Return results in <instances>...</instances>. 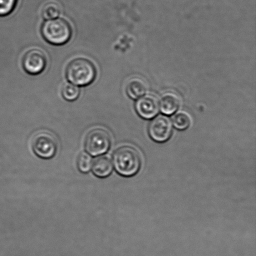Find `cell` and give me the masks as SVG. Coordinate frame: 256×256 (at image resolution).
I'll list each match as a JSON object with an SVG mask.
<instances>
[{
	"instance_id": "cell-1",
	"label": "cell",
	"mask_w": 256,
	"mask_h": 256,
	"mask_svg": "<svg viewBox=\"0 0 256 256\" xmlns=\"http://www.w3.org/2000/svg\"><path fill=\"white\" fill-rule=\"evenodd\" d=\"M96 68L91 60L80 57L74 59L67 65L66 78L77 86H86L96 78Z\"/></svg>"
},
{
	"instance_id": "cell-2",
	"label": "cell",
	"mask_w": 256,
	"mask_h": 256,
	"mask_svg": "<svg viewBox=\"0 0 256 256\" xmlns=\"http://www.w3.org/2000/svg\"><path fill=\"white\" fill-rule=\"evenodd\" d=\"M112 162L118 173L122 176L130 177L139 172L142 160L135 148L124 146L115 150Z\"/></svg>"
},
{
	"instance_id": "cell-3",
	"label": "cell",
	"mask_w": 256,
	"mask_h": 256,
	"mask_svg": "<svg viewBox=\"0 0 256 256\" xmlns=\"http://www.w3.org/2000/svg\"><path fill=\"white\" fill-rule=\"evenodd\" d=\"M72 27L66 20L57 18L47 20L42 27V34L50 44L60 46L67 44L72 36Z\"/></svg>"
},
{
	"instance_id": "cell-4",
	"label": "cell",
	"mask_w": 256,
	"mask_h": 256,
	"mask_svg": "<svg viewBox=\"0 0 256 256\" xmlns=\"http://www.w3.org/2000/svg\"><path fill=\"white\" fill-rule=\"evenodd\" d=\"M111 143V136L106 130L100 128H94L86 135L85 149L90 154L97 156L106 153Z\"/></svg>"
},
{
	"instance_id": "cell-5",
	"label": "cell",
	"mask_w": 256,
	"mask_h": 256,
	"mask_svg": "<svg viewBox=\"0 0 256 256\" xmlns=\"http://www.w3.org/2000/svg\"><path fill=\"white\" fill-rule=\"evenodd\" d=\"M32 148L38 156L42 159H51L56 154L57 140L51 133L40 132L32 138Z\"/></svg>"
},
{
	"instance_id": "cell-6",
	"label": "cell",
	"mask_w": 256,
	"mask_h": 256,
	"mask_svg": "<svg viewBox=\"0 0 256 256\" xmlns=\"http://www.w3.org/2000/svg\"><path fill=\"white\" fill-rule=\"evenodd\" d=\"M47 56L42 50L38 48L29 50L22 59V66L28 74L37 75L46 68Z\"/></svg>"
},
{
	"instance_id": "cell-7",
	"label": "cell",
	"mask_w": 256,
	"mask_h": 256,
	"mask_svg": "<svg viewBox=\"0 0 256 256\" xmlns=\"http://www.w3.org/2000/svg\"><path fill=\"white\" fill-rule=\"evenodd\" d=\"M172 122L168 117L159 116L152 120L148 129L150 137L158 142H167L172 136Z\"/></svg>"
},
{
	"instance_id": "cell-8",
	"label": "cell",
	"mask_w": 256,
	"mask_h": 256,
	"mask_svg": "<svg viewBox=\"0 0 256 256\" xmlns=\"http://www.w3.org/2000/svg\"><path fill=\"white\" fill-rule=\"evenodd\" d=\"M135 108L142 118L152 119L159 112V101L153 95H144L136 102Z\"/></svg>"
},
{
	"instance_id": "cell-9",
	"label": "cell",
	"mask_w": 256,
	"mask_h": 256,
	"mask_svg": "<svg viewBox=\"0 0 256 256\" xmlns=\"http://www.w3.org/2000/svg\"><path fill=\"white\" fill-rule=\"evenodd\" d=\"M180 100L175 92H166L160 97L159 102L160 110L163 114L172 115L179 109Z\"/></svg>"
},
{
	"instance_id": "cell-10",
	"label": "cell",
	"mask_w": 256,
	"mask_h": 256,
	"mask_svg": "<svg viewBox=\"0 0 256 256\" xmlns=\"http://www.w3.org/2000/svg\"><path fill=\"white\" fill-rule=\"evenodd\" d=\"M148 90V85L144 80L134 77L129 80L126 87V92L132 99H138L144 96Z\"/></svg>"
},
{
	"instance_id": "cell-11",
	"label": "cell",
	"mask_w": 256,
	"mask_h": 256,
	"mask_svg": "<svg viewBox=\"0 0 256 256\" xmlns=\"http://www.w3.org/2000/svg\"><path fill=\"white\" fill-rule=\"evenodd\" d=\"M112 168V160L107 156L98 157L92 164L94 174L102 178L108 177L111 174Z\"/></svg>"
},
{
	"instance_id": "cell-12",
	"label": "cell",
	"mask_w": 256,
	"mask_h": 256,
	"mask_svg": "<svg viewBox=\"0 0 256 256\" xmlns=\"http://www.w3.org/2000/svg\"><path fill=\"white\" fill-rule=\"evenodd\" d=\"M61 14V6L55 2H46L42 9V16L46 20L57 18Z\"/></svg>"
},
{
	"instance_id": "cell-13",
	"label": "cell",
	"mask_w": 256,
	"mask_h": 256,
	"mask_svg": "<svg viewBox=\"0 0 256 256\" xmlns=\"http://www.w3.org/2000/svg\"><path fill=\"white\" fill-rule=\"evenodd\" d=\"M172 122L174 126L179 130H186L192 122L190 114L184 111L178 112L172 116Z\"/></svg>"
},
{
	"instance_id": "cell-14",
	"label": "cell",
	"mask_w": 256,
	"mask_h": 256,
	"mask_svg": "<svg viewBox=\"0 0 256 256\" xmlns=\"http://www.w3.org/2000/svg\"><path fill=\"white\" fill-rule=\"evenodd\" d=\"M80 94V90L78 86L71 82H66L62 85V94L64 100L68 102H74L78 99Z\"/></svg>"
},
{
	"instance_id": "cell-15",
	"label": "cell",
	"mask_w": 256,
	"mask_h": 256,
	"mask_svg": "<svg viewBox=\"0 0 256 256\" xmlns=\"http://www.w3.org/2000/svg\"><path fill=\"white\" fill-rule=\"evenodd\" d=\"M92 159L86 152H82L78 158V168L82 173L88 172L92 167Z\"/></svg>"
},
{
	"instance_id": "cell-16",
	"label": "cell",
	"mask_w": 256,
	"mask_h": 256,
	"mask_svg": "<svg viewBox=\"0 0 256 256\" xmlns=\"http://www.w3.org/2000/svg\"><path fill=\"white\" fill-rule=\"evenodd\" d=\"M18 0H0V16H7L14 11Z\"/></svg>"
}]
</instances>
